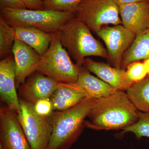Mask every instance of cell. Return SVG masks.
<instances>
[{
    "instance_id": "1",
    "label": "cell",
    "mask_w": 149,
    "mask_h": 149,
    "mask_svg": "<svg viewBox=\"0 0 149 149\" xmlns=\"http://www.w3.org/2000/svg\"><path fill=\"white\" fill-rule=\"evenodd\" d=\"M87 118L85 127L96 130H123L136 123L139 114L126 93L117 90L109 96L97 99Z\"/></svg>"
},
{
    "instance_id": "2",
    "label": "cell",
    "mask_w": 149,
    "mask_h": 149,
    "mask_svg": "<svg viewBox=\"0 0 149 149\" xmlns=\"http://www.w3.org/2000/svg\"><path fill=\"white\" fill-rule=\"evenodd\" d=\"M97 100L88 97L68 109L53 112L48 117L52 131L47 149L70 148L83 132L85 119Z\"/></svg>"
},
{
    "instance_id": "3",
    "label": "cell",
    "mask_w": 149,
    "mask_h": 149,
    "mask_svg": "<svg viewBox=\"0 0 149 149\" xmlns=\"http://www.w3.org/2000/svg\"><path fill=\"white\" fill-rule=\"evenodd\" d=\"M90 29L73 17L60 31L61 42L70 57L83 66L86 57L91 56L108 58L107 50L94 37Z\"/></svg>"
},
{
    "instance_id": "4",
    "label": "cell",
    "mask_w": 149,
    "mask_h": 149,
    "mask_svg": "<svg viewBox=\"0 0 149 149\" xmlns=\"http://www.w3.org/2000/svg\"><path fill=\"white\" fill-rule=\"evenodd\" d=\"M0 16L12 27H34L47 33L56 34L74 17V14L46 10L0 8Z\"/></svg>"
},
{
    "instance_id": "5",
    "label": "cell",
    "mask_w": 149,
    "mask_h": 149,
    "mask_svg": "<svg viewBox=\"0 0 149 149\" xmlns=\"http://www.w3.org/2000/svg\"><path fill=\"white\" fill-rule=\"evenodd\" d=\"M79 70L80 66L73 63L62 45L59 32L56 34L45 54L41 56L35 71L59 83H76Z\"/></svg>"
},
{
    "instance_id": "6",
    "label": "cell",
    "mask_w": 149,
    "mask_h": 149,
    "mask_svg": "<svg viewBox=\"0 0 149 149\" xmlns=\"http://www.w3.org/2000/svg\"><path fill=\"white\" fill-rule=\"evenodd\" d=\"M74 17L97 34L104 25L122 24L119 7L113 0H82Z\"/></svg>"
},
{
    "instance_id": "7",
    "label": "cell",
    "mask_w": 149,
    "mask_h": 149,
    "mask_svg": "<svg viewBox=\"0 0 149 149\" xmlns=\"http://www.w3.org/2000/svg\"><path fill=\"white\" fill-rule=\"evenodd\" d=\"M17 116L32 149H47L52 128L49 118L41 116L34 110L33 105L19 98Z\"/></svg>"
},
{
    "instance_id": "8",
    "label": "cell",
    "mask_w": 149,
    "mask_h": 149,
    "mask_svg": "<svg viewBox=\"0 0 149 149\" xmlns=\"http://www.w3.org/2000/svg\"><path fill=\"white\" fill-rule=\"evenodd\" d=\"M97 35L106 46L107 59L111 64L114 67L121 68L123 56L135 40L136 35L122 24L103 27Z\"/></svg>"
},
{
    "instance_id": "9",
    "label": "cell",
    "mask_w": 149,
    "mask_h": 149,
    "mask_svg": "<svg viewBox=\"0 0 149 149\" xmlns=\"http://www.w3.org/2000/svg\"><path fill=\"white\" fill-rule=\"evenodd\" d=\"M0 144L4 149H32L17 113L7 107L0 110Z\"/></svg>"
},
{
    "instance_id": "10",
    "label": "cell",
    "mask_w": 149,
    "mask_h": 149,
    "mask_svg": "<svg viewBox=\"0 0 149 149\" xmlns=\"http://www.w3.org/2000/svg\"><path fill=\"white\" fill-rule=\"evenodd\" d=\"M59 83L52 77L35 71L18 89L20 98L34 105L39 100L50 99Z\"/></svg>"
},
{
    "instance_id": "11",
    "label": "cell",
    "mask_w": 149,
    "mask_h": 149,
    "mask_svg": "<svg viewBox=\"0 0 149 149\" xmlns=\"http://www.w3.org/2000/svg\"><path fill=\"white\" fill-rule=\"evenodd\" d=\"M15 61L17 89L33 72L41 56L32 47L15 39L12 51Z\"/></svg>"
},
{
    "instance_id": "12",
    "label": "cell",
    "mask_w": 149,
    "mask_h": 149,
    "mask_svg": "<svg viewBox=\"0 0 149 149\" xmlns=\"http://www.w3.org/2000/svg\"><path fill=\"white\" fill-rule=\"evenodd\" d=\"M16 89L14 58L12 55L0 61V96L6 107L17 113L19 102Z\"/></svg>"
},
{
    "instance_id": "13",
    "label": "cell",
    "mask_w": 149,
    "mask_h": 149,
    "mask_svg": "<svg viewBox=\"0 0 149 149\" xmlns=\"http://www.w3.org/2000/svg\"><path fill=\"white\" fill-rule=\"evenodd\" d=\"M122 24L135 35L149 28V1L118 6Z\"/></svg>"
},
{
    "instance_id": "14",
    "label": "cell",
    "mask_w": 149,
    "mask_h": 149,
    "mask_svg": "<svg viewBox=\"0 0 149 149\" xmlns=\"http://www.w3.org/2000/svg\"><path fill=\"white\" fill-rule=\"evenodd\" d=\"M83 66L117 90L126 91L134 83L127 77L125 69L112 67L89 58H85Z\"/></svg>"
},
{
    "instance_id": "15",
    "label": "cell",
    "mask_w": 149,
    "mask_h": 149,
    "mask_svg": "<svg viewBox=\"0 0 149 149\" xmlns=\"http://www.w3.org/2000/svg\"><path fill=\"white\" fill-rule=\"evenodd\" d=\"M88 97L77 83H59L50 99L54 111H63L80 103Z\"/></svg>"
},
{
    "instance_id": "16",
    "label": "cell",
    "mask_w": 149,
    "mask_h": 149,
    "mask_svg": "<svg viewBox=\"0 0 149 149\" xmlns=\"http://www.w3.org/2000/svg\"><path fill=\"white\" fill-rule=\"evenodd\" d=\"M15 28V39L27 44L41 56L45 54L56 34L47 33L34 27Z\"/></svg>"
},
{
    "instance_id": "17",
    "label": "cell",
    "mask_w": 149,
    "mask_h": 149,
    "mask_svg": "<svg viewBox=\"0 0 149 149\" xmlns=\"http://www.w3.org/2000/svg\"><path fill=\"white\" fill-rule=\"evenodd\" d=\"M77 83L89 97L93 98L107 97L117 91L102 80L92 75L84 66L80 67Z\"/></svg>"
},
{
    "instance_id": "18",
    "label": "cell",
    "mask_w": 149,
    "mask_h": 149,
    "mask_svg": "<svg viewBox=\"0 0 149 149\" xmlns=\"http://www.w3.org/2000/svg\"><path fill=\"white\" fill-rule=\"evenodd\" d=\"M149 58V28L136 35L131 45L123 56L121 68L129 65Z\"/></svg>"
},
{
    "instance_id": "19",
    "label": "cell",
    "mask_w": 149,
    "mask_h": 149,
    "mask_svg": "<svg viewBox=\"0 0 149 149\" xmlns=\"http://www.w3.org/2000/svg\"><path fill=\"white\" fill-rule=\"evenodd\" d=\"M126 94L138 110L149 113V75L133 83L126 91Z\"/></svg>"
},
{
    "instance_id": "20",
    "label": "cell",
    "mask_w": 149,
    "mask_h": 149,
    "mask_svg": "<svg viewBox=\"0 0 149 149\" xmlns=\"http://www.w3.org/2000/svg\"><path fill=\"white\" fill-rule=\"evenodd\" d=\"M15 28L9 25L5 20L0 16V58L1 60L12 53L15 40Z\"/></svg>"
},
{
    "instance_id": "21",
    "label": "cell",
    "mask_w": 149,
    "mask_h": 149,
    "mask_svg": "<svg viewBox=\"0 0 149 149\" xmlns=\"http://www.w3.org/2000/svg\"><path fill=\"white\" fill-rule=\"evenodd\" d=\"M139 119L135 124L123 129V133L130 132L135 135L137 139L142 137L149 138V113L138 110Z\"/></svg>"
},
{
    "instance_id": "22",
    "label": "cell",
    "mask_w": 149,
    "mask_h": 149,
    "mask_svg": "<svg viewBox=\"0 0 149 149\" xmlns=\"http://www.w3.org/2000/svg\"><path fill=\"white\" fill-rule=\"evenodd\" d=\"M82 0H45L44 8L46 10L71 12L74 14Z\"/></svg>"
},
{
    "instance_id": "23",
    "label": "cell",
    "mask_w": 149,
    "mask_h": 149,
    "mask_svg": "<svg viewBox=\"0 0 149 149\" xmlns=\"http://www.w3.org/2000/svg\"><path fill=\"white\" fill-rule=\"evenodd\" d=\"M126 69L127 77L133 83L143 80L148 75L144 63H133L129 65Z\"/></svg>"
},
{
    "instance_id": "24",
    "label": "cell",
    "mask_w": 149,
    "mask_h": 149,
    "mask_svg": "<svg viewBox=\"0 0 149 149\" xmlns=\"http://www.w3.org/2000/svg\"><path fill=\"white\" fill-rule=\"evenodd\" d=\"M35 112L44 117H49L54 111L52 104L50 99L39 100L33 105Z\"/></svg>"
},
{
    "instance_id": "25",
    "label": "cell",
    "mask_w": 149,
    "mask_h": 149,
    "mask_svg": "<svg viewBox=\"0 0 149 149\" xmlns=\"http://www.w3.org/2000/svg\"><path fill=\"white\" fill-rule=\"evenodd\" d=\"M0 8L16 10L28 9L22 0H0Z\"/></svg>"
},
{
    "instance_id": "26",
    "label": "cell",
    "mask_w": 149,
    "mask_h": 149,
    "mask_svg": "<svg viewBox=\"0 0 149 149\" xmlns=\"http://www.w3.org/2000/svg\"><path fill=\"white\" fill-rule=\"evenodd\" d=\"M28 9L45 10L42 0H22Z\"/></svg>"
},
{
    "instance_id": "27",
    "label": "cell",
    "mask_w": 149,
    "mask_h": 149,
    "mask_svg": "<svg viewBox=\"0 0 149 149\" xmlns=\"http://www.w3.org/2000/svg\"><path fill=\"white\" fill-rule=\"evenodd\" d=\"M118 6L142 2L149 1V0H113Z\"/></svg>"
},
{
    "instance_id": "28",
    "label": "cell",
    "mask_w": 149,
    "mask_h": 149,
    "mask_svg": "<svg viewBox=\"0 0 149 149\" xmlns=\"http://www.w3.org/2000/svg\"><path fill=\"white\" fill-rule=\"evenodd\" d=\"M143 63L146 68L148 75H149V58L144 60Z\"/></svg>"
},
{
    "instance_id": "29",
    "label": "cell",
    "mask_w": 149,
    "mask_h": 149,
    "mask_svg": "<svg viewBox=\"0 0 149 149\" xmlns=\"http://www.w3.org/2000/svg\"><path fill=\"white\" fill-rule=\"evenodd\" d=\"M0 149H4L3 148V147H2V146L1 144H0Z\"/></svg>"
},
{
    "instance_id": "30",
    "label": "cell",
    "mask_w": 149,
    "mask_h": 149,
    "mask_svg": "<svg viewBox=\"0 0 149 149\" xmlns=\"http://www.w3.org/2000/svg\"><path fill=\"white\" fill-rule=\"evenodd\" d=\"M42 1H45V0H42Z\"/></svg>"
},
{
    "instance_id": "31",
    "label": "cell",
    "mask_w": 149,
    "mask_h": 149,
    "mask_svg": "<svg viewBox=\"0 0 149 149\" xmlns=\"http://www.w3.org/2000/svg\"></svg>"
}]
</instances>
